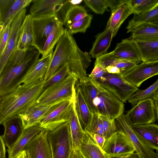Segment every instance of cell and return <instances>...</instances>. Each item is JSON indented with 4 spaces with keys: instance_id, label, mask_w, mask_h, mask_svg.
Segmentation results:
<instances>
[{
    "instance_id": "6da1fadb",
    "label": "cell",
    "mask_w": 158,
    "mask_h": 158,
    "mask_svg": "<svg viewBox=\"0 0 158 158\" xmlns=\"http://www.w3.org/2000/svg\"><path fill=\"white\" fill-rule=\"evenodd\" d=\"M91 61L90 56L79 48L72 35L65 27L53 53L44 81L52 76L64 64L68 63L71 73L79 82L86 81L89 80L86 69Z\"/></svg>"
},
{
    "instance_id": "7a4b0ae2",
    "label": "cell",
    "mask_w": 158,
    "mask_h": 158,
    "mask_svg": "<svg viewBox=\"0 0 158 158\" xmlns=\"http://www.w3.org/2000/svg\"><path fill=\"white\" fill-rule=\"evenodd\" d=\"M40 54L33 47L14 52L0 73V97L9 94L21 85L29 69L40 59Z\"/></svg>"
},
{
    "instance_id": "3957f363",
    "label": "cell",
    "mask_w": 158,
    "mask_h": 158,
    "mask_svg": "<svg viewBox=\"0 0 158 158\" xmlns=\"http://www.w3.org/2000/svg\"><path fill=\"white\" fill-rule=\"evenodd\" d=\"M44 79L30 84L20 85L9 94L0 97V123L32 106L43 91Z\"/></svg>"
},
{
    "instance_id": "277c9868",
    "label": "cell",
    "mask_w": 158,
    "mask_h": 158,
    "mask_svg": "<svg viewBox=\"0 0 158 158\" xmlns=\"http://www.w3.org/2000/svg\"><path fill=\"white\" fill-rule=\"evenodd\" d=\"M77 80L75 77L71 73L62 81L43 91L33 106L59 104L73 98L76 95L75 85Z\"/></svg>"
},
{
    "instance_id": "5b68a950",
    "label": "cell",
    "mask_w": 158,
    "mask_h": 158,
    "mask_svg": "<svg viewBox=\"0 0 158 158\" xmlns=\"http://www.w3.org/2000/svg\"><path fill=\"white\" fill-rule=\"evenodd\" d=\"M47 139L52 158H71L73 152L71 131L67 121L49 131Z\"/></svg>"
},
{
    "instance_id": "8992f818",
    "label": "cell",
    "mask_w": 158,
    "mask_h": 158,
    "mask_svg": "<svg viewBox=\"0 0 158 158\" xmlns=\"http://www.w3.org/2000/svg\"><path fill=\"white\" fill-rule=\"evenodd\" d=\"M89 78L99 91L98 97L94 103L97 114L100 116L113 120L123 114L124 103L111 91L100 85L96 81Z\"/></svg>"
},
{
    "instance_id": "52a82bcc",
    "label": "cell",
    "mask_w": 158,
    "mask_h": 158,
    "mask_svg": "<svg viewBox=\"0 0 158 158\" xmlns=\"http://www.w3.org/2000/svg\"><path fill=\"white\" fill-rule=\"evenodd\" d=\"M116 131L123 133L130 141L139 158H158V151L152 150L138 137L134 131L132 123L126 114L115 119Z\"/></svg>"
},
{
    "instance_id": "ba28073f",
    "label": "cell",
    "mask_w": 158,
    "mask_h": 158,
    "mask_svg": "<svg viewBox=\"0 0 158 158\" xmlns=\"http://www.w3.org/2000/svg\"><path fill=\"white\" fill-rule=\"evenodd\" d=\"M60 20L61 19L57 14L41 16H32V46L37 48L41 54L46 40L54 25Z\"/></svg>"
},
{
    "instance_id": "9c48e42d",
    "label": "cell",
    "mask_w": 158,
    "mask_h": 158,
    "mask_svg": "<svg viewBox=\"0 0 158 158\" xmlns=\"http://www.w3.org/2000/svg\"><path fill=\"white\" fill-rule=\"evenodd\" d=\"M102 87L113 93L123 103H126L138 88L127 81L122 75L106 73L95 80Z\"/></svg>"
},
{
    "instance_id": "30bf717a",
    "label": "cell",
    "mask_w": 158,
    "mask_h": 158,
    "mask_svg": "<svg viewBox=\"0 0 158 158\" xmlns=\"http://www.w3.org/2000/svg\"><path fill=\"white\" fill-rule=\"evenodd\" d=\"M133 125H143L154 123L156 113L154 100L146 99L139 102L126 114Z\"/></svg>"
},
{
    "instance_id": "8fae6325",
    "label": "cell",
    "mask_w": 158,
    "mask_h": 158,
    "mask_svg": "<svg viewBox=\"0 0 158 158\" xmlns=\"http://www.w3.org/2000/svg\"><path fill=\"white\" fill-rule=\"evenodd\" d=\"M75 98L76 95L73 98L56 105L42 120L40 127L52 131L67 122L70 108Z\"/></svg>"
},
{
    "instance_id": "7c38bea8",
    "label": "cell",
    "mask_w": 158,
    "mask_h": 158,
    "mask_svg": "<svg viewBox=\"0 0 158 158\" xmlns=\"http://www.w3.org/2000/svg\"><path fill=\"white\" fill-rule=\"evenodd\" d=\"M102 149L109 157L127 155L135 152L129 139L118 131H115L106 139Z\"/></svg>"
},
{
    "instance_id": "4fadbf2b",
    "label": "cell",
    "mask_w": 158,
    "mask_h": 158,
    "mask_svg": "<svg viewBox=\"0 0 158 158\" xmlns=\"http://www.w3.org/2000/svg\"><path fill=\"white\" fill-rule=\"evenodd\" d=\"M158 75V60L137 64L122 75L128 82L137 88L151 77Z\"/></svg>"
},
{
    "instance_id": "5bb4252c",
    "label": "cell",
    "mask_w": 158,
    "mask_h": 158,
    "mask_svg": "<svg viewBox=\"0 0 158 158\" xmlns=\"http://www.w3.org/2000/svg\"><path fill=\"white\" fill-rule=\"evenodd\" d=\"M26 9L25 8L12 22L6 46L2 55L0 57V73L3 70L9 58L17 50L19 30L26 15Z\"/></svg>"
},
{
    "instance_id": "9a60e30c",
    "label": "cell",
    "mask_w": 158,
    "mask_h": 158,
    "mask_svg": "<svg viewBox=\"0 0 158 158\" xmlns=\"http://www.w3.org/2000/svg\"><path fill=\"white\" fill-rule=\"evenodd\" d=\"M33 0H0V31L14 19Z\"/></svg>"
},
{
    "instance_id": "2e32d148",
    "label": "cell",
    "mask_w": 158,
    "mask_h": 158,
    "mask_svg": "<svg viewBox=\"0 0 158 158\" xmlns=\"http://www.w3.org/2000/svg\"><path fill=\"white\" fill-rule=\"evenodd\" d=\"M48 131L44 129L25 146L23 149L27 151L28 158H52L47 139Z\"/></svg>"
},
{
    "instance_id": "e0dca14e",
    "label": "cell",
    "mask_w": 158,
    "mask_h": 158,
    "mask_svg": "<svg viewBox=\"0 0 158 158\" xmlns=\"http://www.w3.org/2000/svg\"><path fill=\"white\" fill-rule=\"evenodd\" d=\"M1 124L4 127L3 134L0 136L6 146L9 149L19 139L24 128L18 115H15L4 121Z\"/></svg>"
},
{
    "instance_id": "ac0fdd59",
    "label": "cell",
    "mask_w": 158,
    "mask_h": 158,
    "mask_svg": "<svg viewBox=\"0 0 158 158\" xmlns=\"http://www.w3.org/2000/svg\"><path fill=\"white\" fill-rule=\"evenodd\" d=\"M32 106L19 114L24 129L40 123L42 120L57 104Z\"/></svg>"
},
{
    "instance_id": "d6986e66",
    "label": "cell",
    "mask_w": 158,
    "mask_h": 158,
    "mask_svg": "<svg viewBox=\"0 0 158 158\" xmlns=\"http://www.w3.org/2000/svg\"><path fill=\"white\" fill-rule=\"evenodd\" d=\"M132 128L140 139L149 148L158 151V125L154 123L133 125Z\"/></svg>"
},
{
    "instance_id": "ffe728a7",
    "label": "cell",
    "mask_w": 158,
    "mask_h": 158,
    "mask_svg": "<svg viewBox=\"0 0 158 158\" xmlns=\"http://www.w3.org/2000/svg\"><path fill=\"white\" fill-rule=\"evenodd\" d=\"M66 0H33L30 10L32 16L38 17L57 14Z\"/></svg>"
},
{
    "instance_id": "44dd1931",
    "label": "cell",
    "mask_w": 158,
    "mask_h": 158,
    "mask_svg": "<svg viewBox=\"0 0 158 158\" xmlns=\"http://www.w3.org/2000/svg\"><path fill=\"white\" fill-rule=\"evenodd\" d=\"M52 54L39 59L29 69L20 84L27 85L44 79L50 64Z\"/></svg>"
},
{
    "instance_id": "7402d4cb",
    "label": "cell",
    "mask_w": 158,
    "mask_h": 158,
    "mask_svg": "<svg viewBox=\"0 0 158 158\" xmlns=\"http://www.w3.org/2000/svg\"><path fill=\"white\" fill-rule=\"evenodd\" d=\"M112 52L116 56L120 59L137 64L142 61L138 50L133 41L129 38L123 40L117 44Z\"/></svg>"
},
{
    "instance_id": "603a6c76",
    "label": "cell",
    "mask_w": 158,
    "mask_h": 158,
    "mask_svg": "<svg viewBox=\"0 0 158 158\" xmlns=\"http://www.w3.org/2000/svg\"><path fill=\"white\" fill-rule=\"evenodd\" d=\"M44 129L40 127V123L24 129L17 141L11 148L7 149L8 158H15L28 143Z\"/></svg>"
},
{
    "instance_id": "cb8c5ba5",
    "label": "cell",
    "mask_w": 158,
    "mask_h": 158,
    "mask_svg": "<svg viewBox=\"0 0 158 158\" xmlns=\"http://www.w3.org/2000/svg\"><path fill=\"white\" fill-rule=\"evenodd\" d=\"M77 149L84 158H110L92 137L86 133Z\"/></svg>"
},
{
    "instance_id": "d4e9b609",
    "label": "cell",
    "mask_w": 158,
    "mask_h": 158,
    "mask_svg": "<svg viewBox=\"0 0 158 158\" xmlns=\"http://www.w3.org/2000/svg\"><path fill=\"white\" fill-rule=\"evenodd\" d=\"M129 38L134 41H152L158 40V25L144 23L131 30Z\"/></svg>"
},
{
    "instance_id": "484cf974",
    "label": "cell",
    "mask_w": 158,
    "mask_h": 158,
    "mask_svg": "<svg viewBox=\"0 0 158 158\" xmlns=\"http://www.w3.org/2000/svg\"><path fill=\"white\" fill-rule=\"evenodd\" d=\"M75 102V99L70 108L67 121L71 131L73 150L77 149L86 133L79 122L76 111Z\"/></svg>"
},
{
    "instance_id": "4316f807",
    "label": "cell",
    "mask_w": 158,
    "mask_h": 158,
    "mask_svg": "<svg viewBox=\"0 0 158 158\" xmlns=\"http://www.w3.org/2000/svg\"><path fill=\"white\" fill-rule=\"evenodd\" d=\"M75 105L80 124L85 131L90 123L93 114L85 101L81 89L78 85L76 88Z\"/></svg>"
},
{
    "instance_id": "83f0119b",
    "label": "cell",
    "mask_w": 158,
    "mask_h": 158,
    "mask_svg": "<svg viewBox=\"0 0 158 158\" xmlns=\"http://www.w3.org/2000/svg\"><path fill=\"white\" fill-rule=\"evenodd\" d=\"M113 37V32L106 27L104 31L96 36V40L89 52V55L92 57L96 58L107 53V51Z\"/></svg>"
},
{
    "instance_id": "f1b7e54d",
    "label": "cell",
    "mask_w": 158,
    "mask_h": 158,
    "mask_svg": "<svg viewBox=\"0 0 158 158\" xmlns=\"http://www.w3.org/2000/svg\"><path fill=\"white\" fill-rule=\"evenodd\" d=\"M133 41L139 52L142 62L158 60V40L147 41Z\"/></svg>"
},
{
    "instance_id": "f546056e",
    "label": "cell",
    "mask_w": 158,
    "mask_h": 158,
    "mask_svg": "<svg viewBox=\"0 0 158 158\" xmlns=\"http://www.w3.org/2000/svg\"><path fill=\"white\" fill-rule=\"evenodd\" d=\"M134 12L129 5L125 4L112 13L107 22L106 27L110 29L113 33L114 37L120 26L126 19Z\"/></svg>"
},
{
    "instance_id": "4dcf8cb0",
    "label": "cell",
    "mask_w": 158,
    "mask_h": 158,
    "mask_svg": "<svg viewBox=\"0 0 158 158\" xmlns=\"http://www.w3.org/2000/svg\"><path fill=\"white\" fill-rule=\"evenodd\" d=\"M30 14L26 15L20 28L17 49L26 50L32 47V33Z\"/></svg>"
},
{
    "instance_id": "1f68e13d",
    "label": "cell",
    "mask_w": 158,
    "mask_h": 158,
    "mask_svg": "<svg viewBox=\"0 0 158 158\" xmlns=\"http://www.w3.org/2000/svg\"><path fill=\"white\" fill-rule=\"evenodd\" d=\"M64 29L63 24L61 20L55 24L45 42L41 54V58H44L53 53V48L63 34Z\"/></svg>"
},
{
    "instance_id": "d6a6232c",
    "label": "cell",
    "mask_w": 158,
    "mask_h": 158,
    "mask_svg": "<svg viewBox=\"0 0 158 158\" xmlns=\"http://www.w3.org/2000/svg\"><path fill=\"white\" fill-rule=\"evenodd\" d=\"M78 85L91 112L92 114H97L94 103L99 93L98 88L89 80V78L88 81L79 82Z\"/></svg>"
},
{
    "instance_id": "836d02e7",
    "label": "cell",
    "mask_w": 158,
    "mask_h": 158,
    "mask_svg": "<svg viewBox=\"0 0 158 158\" xmlns=\"http://www.w3.org/2000/svg\"><path fill=\"white\" fill-rule=\"evenodd\" d=\"M158 20V5L152 10L139 15L134 14L126 27L127 33L144 23H152Z\"/></svg>"
},
{
    "instance_id": "e575fe53",
    "label": "cell",
    "mask_w": 158,
    "mask_h": 158,
    "mask_svg": "<svg viewBox=\"0 0 158 158\" xmlns=\"http://www.w3.org/2000/svg\"><path fill=\"white\" fill-rule=\"evenodd\" d=\"M158 91V78L152 85L144 90H138L128 99V102L133 107L139 102L149 98L154 99Z\"/></svg>"
},
{
    "instance_id": "d590c367",
    "label": "cell",
    "mask_w": 158,
    "mask_h": 158,
    "mask_svg": "<svg viewBox=\"0 0 158 158\" xmlns=\"http://www.w3.org/2000/svg\"><path fill=\"white\" fill-rule=\"evenodd\" d=\"M88 15L85 8L81 6H73L67 12L62 21L63 25L68 28L73 24L84 18Z\"/></svg>"
},
{
    "instance_id": "8d00e7d4",
    "label": "cell",
    "mask_w": 158,
    "mask_h": 158,
    "mask_svg": "<svg viewBox=\"0 0 158 158\" xmlns=\"http://www.w3.org/2000/svg\"><path fill=\"white\" fill-rule=\"evenodd\" d=\"M127 4L134 12L139 15L149 11L158 5V0H128Z\"/></svg>"
},
{
    "instance_id": "74e56055",
    "label": "cell",
    "mask_w": 158,
    "mask_h": 158,
    "mask_svg": "<svg viewBox=\"0 0 158 158\" xmlns=\"http://www.w3.org/2000/svg\"><path fill=\"white\" fill-rule=\"evenodd\" d=\"M71 73L68 64L65 63L50 78L44 81L43 91L62 81Z\"/></svg>"
},
{
    "instance_id": "f35d334b",
    "label": "cell",
    "mask_w": 158,
    "mask_h": 158,
    "mask_svg": "<svg viewBox=\"0 0 158 158\" xmlns=\"http://www.w3.org/2000/svg\"><path fill=\"white\" fill-rule=\"evenodd\" d=\"M85 131L91 136L97 134L104 137L102 122L100 116L97 114H93L90 123Z\"/></svg>"
},
{
    "instance_id": "ab89813d",
    "label": "cell",
    "mask_w": 158,
    "mask_h": 158,
    "mask_svg": "<svg viewBox=\"0 0 158 158\" xmlns=\"http://www.w3.org/2000/svg\"><path fill=\"white\" fill-rule=\"evenodd\" d=\"M92 18V15L88 14L84 18L73 23L67 28L71 35L78 32L85 33L90 26Z\"/></svg>"
},
{
    "instance_id": "60d3db41",
    "label": "cell",
    "mask_w": 158,
    "mask_h": 158,
    "mask_svg": "<svg viewBox=\"0 0 158 158\" xmlns=\"http://www.w3.org/2000/svg\"><path fill=\"white\" fill-rule=\"evenodd\" d=\"M121 60L116 56L112 51L97 58L94 65H100L105 69L109 66L114 65Z\"/></svg>"
},
{
    "instance_id": "b9f144b4",
    "label": "cell",
    "mask_w": 158,
    "mask_h": 158,
    "mask_svg": "<svg viewBox=\"0 0 158 158\" xmlns=\"http://www.w3.org/2000/svg\"><path fill=\"white\" fill-rule=\"evenodd\" d=\"M85 5L96 14L102 15L108 6L106 0H84Z\"/></svg>"
},
{
    "instance_id": "7bdbcfd3",
    "label": "cell",
    "mask_w": 158,
    "mask_h": 158,
    "mask_svg": "<svg viewBox=\"0 0 158 158\" xmlns=\"http://www.w3.org/2000/svg\"><path fill=\"white\" fill-rule=\"evenodd\" d=\"M100 117L102 122L103 136L106 139L116 131L115 120L103 116Z\"/></svg>"
},
{
    "instance_id": "ee69618b",
    "label": "cell",
    "mask_w": 158,
    "mask_h": 158,
    "mask_svg": "<svg viewBox=\"0 0 158 158\" xmlns=\"http://www.w3.org/2000/svg\"><path fill=\"white\" fill-rule=\"evenodd\" d=\"M12 21H11L3 29L0 31V57L2 55L6 46Z\"/></svg>"
},
{
    "instance_id": "f6af8a7d",
    "label": "cell",
    "mask_w": 158,
    "mask_h": 158,
    "mask_svg": "<svg viewBox=\"0 0 158 158\" xmlns=\"http://www.w3.org/2000/svg\"><path fill=\"white\" fill-rule=\"evenodd\" d=\"M106 73L105 69L100 65H94L93 69L88 77L93 80H97L101 78Z\"/></svg>"
},
{
    "instance_id": "bcb514c9",
    "label": "cell",
    "mask_w": 158,
    "mask_h": 158,
    "mask_svg": "<svg viewBox=\"0 0 158 158\" xmlns=\"http://www.w3.org/2000/svg\"><path fill=\"white\" fill-rule=\"evenodd\" d=\"M137 64L132 62L124 60H121L114 65L120 70L121 74L128 71Z\"/></svg>"
},
{
    "instance_id": "7dc6e473",
    "label": "cell",
    "mask_w": 158,
    "mask_h": 158,
    "mask_svg": "<svg viewBox=\"0 0 158 158\" xmlns=\"http://www.w3.org/2000/svg\"><path fill=\"white\" fill-rule=\"evenodd\" d=\"M128 0H106L108 7L110 8L111 13L122 5L127 4Z\"/></svg>"
},
{
    "instance_id": "c3c4849f",
    "label": "cell",
    "mask_w": 158,
    "mask_h": 158,
    "mask_svg": "<svg viewBox=\"0 0 158 158\" xmlns=\"http://www.w3.org/2000/svg\"><path fill=\"white\" fill-rule=\"evenodd\" d=\"M91 137L98 146L102 149L106 140L105 138L97 134H94Z\"/></svg>"
},
{
    "instance_id": "681fc988",
    "label": "cell",
    "mask_w": 158,
    "mask_h": 158,
    "mask_svg": "<svg viewBox=\"0 0 158 158\" xmlns=\"http://www.w3.org/2000/svg\"><path fill=\"white\" fill-rule=\"evenodd\" d=\"M107 73L112 74L122 75L120 69L115 66H109L105 68Z\"/></svg>"
},
{
    "instance_id": "f907efd6",
    "label": "cell",
    "mask_w": 158,
    "mask_h": 158,
    "mask_svg": "<svg viewBox=\"0 0 158 158\" xmlns=\"http://www.w3.org/2000/svg\"><path fill=\"white\" fill-rule=\"evenodd\" d=\"M6 145L0 136V158H6Z\"/></svg>"
},
{
    "instance_id": "816d5d0a",
    "label": "cell",
    "mask_w": 158,
    "mask_h": 158,
    "mask_svg": "<svg viewBox=\"0 0 158 158\" xmlns=\"http://www.w3.org/2000/svg\"><path fill=\"white\" fill-rule=\"evenodd\" d=\"M110 158H139L137 154L134 152L128 155L117 157H110Z\"/></svg>"
},
{
    "instance_id": "f5cc1de1",
    "label": "cell",
    "mask_w": 158,
    "mask_h": 158,
    "mask_svg": "<svg viewBox=\"0 0 158 158\" xmlns=\"http://www.w3.org/2000/svg\"><path fill=\"white\" fill-rule=\"evenodd\" d=\"M71 158H84L77 149L73 150Z\"/></svg>"
},
{
    "instance_id": "db71d44e",
    "label": "cell",
    "mask_w": 158,
    "mask_h": 158,
    "mask_svg": "<svg viewBox=\"0 0 158 158\" xmlns=\"http://www.w3.org/2000/svg\"><path fill=\"white\" fill-rule=\"evenodd\" d=\"M15 158H28V157L27 151L23 149Z\"/></svg>"
},
{
    "instance_id": "11a10c76",
    "label": "cell",
    "mask_w": 158,
    "mask_h": 158,
    "mask_svg": "<svg viewBox=\"0 0 158 158\" xmlns=\"http://www.w3.org/2000/svg\"><path fill=\"white\" fill-rule=\"evenodd\" d=\"M154 101L156 110V119L158 122V98H155Z\"/></svg>"
},
{
    "instance_id": "9f6ffc18",
    "label": "cell",
    "mask_w": 158,
    "mask_h": 158,
    "mask_svg": "<svg viewBox=\"0 0 158 158\" xmlns=\"http://www.w3.org/2000/svg\"><path fill=\"white\" fill-rule=\"evenodd\" d=\"M72 3L74 5H77L78 4L80 3L82 1V0H71V1Z\"/></svg>"
},
{
    "instance_id": "6f0895ef",
    "label": "cell",
    "mask_w": 158,
    "mask_h": 158,
    "mask_svg": "<svg viewBox=\"0 0 158 158\" xmlns=\"http://www.w3.org/2000/svg\"><path fill=\"white\" fill-rule=\"evenodd\" d=\"M158 98V92L157 93V94L156 95V96L155 98Z\"/></svg>"
}]
</instances>
